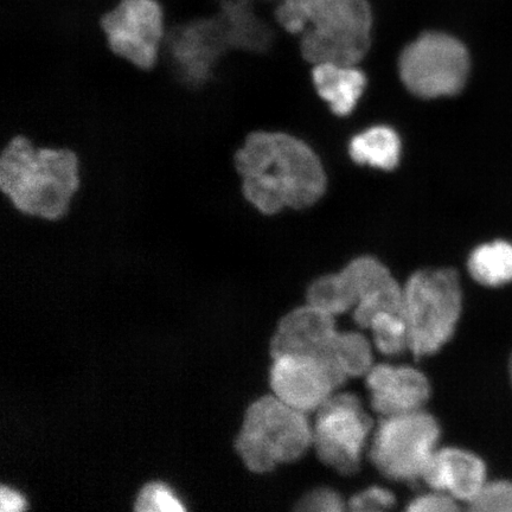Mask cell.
Returning <instances> with one entry per match:
<instances>
[{
  "label": "cell",
  "mask_w": 512,
  "mask_h": 512,
  "mask_svg": "<svg viewBox=\"0 0 512 512\" xmlns=\"http://www.w3.org/2000/svg\"><path fill=\"white\" fill-rule=\"evenodd\" d=\"M232 166L243 201L262 216L309 209L328 191V175L316 151L283 131L248 132L233 151Z\"/></svg>",
  "instance_id": "1"
},
{
  "label": "cell",
  "mask_w": 512,
  "mask_h": 512,
  "mask_svg": "<svg viewBox=\"0 0 512 512\" xmlns=\"http://www.w3.org/2000/svg\"><path fill=\"white\" fill-rule=\"evenodd\" d=\"M78 150L62 143H40L30 134H12L0 151V192L24 219L66 220L83 188Z\"/></svg>",
  "instance_id": "2"
},
{
  "label": "cell",
  "mask_w": 512,
  "mask_h": 512,
  "mask_svg": "<svg viewBox=\"0 0 512 512\" xmlns=\"http://www.w3.org/2000/svg\"><path fill=\"white\" fill-rule=\"evenodd\" d=\"M274 16L287 34L300 37V55L311 66H358L373 44L369 0H281Z\"/></svg>",
  "instance_id": "3"
},
{
  "label": "cell",
  "mask_w": 512,
  "mask_h": 512,
  "mask_svg": "<svg viewBox=\"0 0 512 512\" xmlns=\"http://www.w3.org/2000/svg\"><path fill=\"white\" fill-rule=\"evenodd\" d=\"M463 296L453 268L420 270L403 287L401 315L408 332V348L416 358L437 354L456 332Z\"/></svg>",
  "instance_id": "4"
},
{
  "label": "cell",
  "mask_w": 512,
  "mask_h": 512,
  "mask_svg": "<svg viewBox=\"0 0 512 512\" xmlns=\"http://www.w3.org/2000/svg\"><path fill=\"white\" fill-rule=\"evenodd\" d=\"M306 415L275 395L253 402L235 443L248 470L267 473L302 458L313 445V427Z\"/></svg>",
  "instance_id": "5"
},
{
  "label": "cell",
  "mask_w": 512,
  "mask_h": 512,
  "mask_svg": "<svg viewBox=\"0 0 512 512\" xmlns=\"http://www.w3.org/2000/svg\"><path fill=\"white\" fill-rule=\"evenodd\" d=\"M399 76L407 91L421 100L450 98L463 92L471 70L465 44L444 31H425L399 56Z\"/></svg>",
  "instance_id": "6"
},
{
  "label": "cell",
  "mask_w": 512,
  "mask_h": 512,
  "mask_svg": "<svg viewBox=\"0 0 512 512\" xmlns=\"http://www.w3.org/2000/svg\"><path fill=\"white\" fill-rule=\"evenodd\" d=\"M99 27L108 51L137 73L162 66L168 29L158 0H120L100 17Z\"/></svg>",
  "instance_id": "7"
},
{
  "label": "cell",
  "mask_w": 512,
  "mask_h": 512,
  "mask_svg": "<svg viewBox=\"0 0 512 512\" xmlns=\"http://www.w3.org/2000/svg\"><path fill=\"white\" fill-rule=\"evenodd\" d=\"M439 439L438 421L424 409L387 416L376 428L370 459L384 477L412 482L421 478Z\"/></svg>",
  "instance_id": "8"
},
{
  "label": "cell",
  "mask_w": 512,
  "mask_h": 512,
  "mask_svg": "<svg viewBox=\"0 0 512 512\" xmlns=\"http://www.w3.org/2000/svg\"><path fill=\"white\" fill-rule=\"evenodd\" d=\"M229 50L221 19H207L170 29L163 62L179 87L200 93L219 78L222 61Z\"/></svg>",
  "instance_id": "9"
},
{
  "label": "cell",
  "mask_w": 512,
  "mask_h": 512,
  "mask_svg": "<svg viewBox=\"0 0 512 512\" xmlns=\"http://www.w3.org/2000/svg\"><path fill=\"white\" fill-rule=\"evenodd\" d=\"M373 422L356 395H332L317 411L313 445L325 465L341 475H355Z\"/></svg>",
  "instance_id": "10"
},
{
  "label": "cell",
  "mask_w": 512,
  "mask_h": 512,
  "mask_svg": "<svg viewBox=\"0 0 512 512\" xmlns=\"http://www.w3.org/2000/svg\"><path fill=\"white\" fill-rule=\"evenodd\" d=\"M273 393L297 411L317 412L348 377L329 357L285 355L273 358Z\"/></svg>",
  "instance_id": "11"
},
{
  "label": "cell",
  "mask_w": 512,
  "mask_h": 512,
  "mask_svg": "<svg viewBox=\"0 0 512 512\" xmlns=\"http://www.w3.org/2000/svg\"><path fill=\"white\" fill-rule=\"evenodd\" d=\"M366 377L371 406L382 418L421 411L430 400V381L418 369L379 364Z\"/></svg>",
  "instance_id": "12"
},
{
  "label": "cell",
  "mask_w": 512,
  "mask_h": 512,
  "mask_svg": "<svg viewBox=\"0 0 512 512\" xmlns=\"http://www.w3.org/2000/svg\"><path fill=\"white\" fill-rule=\"evenodd\" d=\"M338 331L335 316L306 304L280 320L271 342V355H328Z\"/></svg>",
  "instance_id": "13"
},
{
  "label": "cell",
  "mask_w": 512,
  "mask_h": 512,
  "mask_svg": "<svg viewBox=\"0 0 512 512\" xmlns=\"http://www.w3.org/2000/svg\"><path fill=\"white\" fill-rule=\"evenodd\" d=\"M483 460L459 448L435 450L422 471L421 479L434 491L450 494L470 503L486 483Z\"/></svg>",
  "instance_id": "14"
},
{
  "label": "cell",
  "mask_w": 512,
  "mask_h": 512,
  "mask_svg": "<svg viewBox=\"0 0 512 512\" xmlns=\"http://www.w3.org/2000/svg\"><path fill=\"white\" fill-rule=\"evenodd\" d=\"M312 67L311 78L319 98L337 117H348L366 91V73L358 66L336 63H320Z\"/></svg>",
  "instance_id": "15"
},
{
  "label": "cell",
  "mask_w": 512,
  "mask_h": 512,
  "mask_svg": "<svg viewBox=\"0 0 512 512\" xmlns=\"http://www.w3.org/2000/svg\"><path fill=\"white\" fill-rule=\"evenodd\" d=\"M348 152L357 165L389 172L400 164L402 143L392 127L376 125L352 137Z\"/></svg>",
  "instance_id": "16"
},
{
  "label": "cell",
  "mask_w": 512,
  "mask_h": 512,
  "mask_svg": "<svg viewBox=\"0 0 512 512\" xmlns=\"http://www.w3.org/2000/svg\"><path fill=\"white\" fill-rule=\"evenodd\" d=\"M467 268L477 283L501 286L512 280V245L495 241L479 246L470 255Z\"/></svg>",
  "instance_id": "17"
},
{
  "label": "cell",
  "mask_w": 512,
  "mask_h": 512,
  "mask_svg": "<svg viewBox=\"0 0 512 512\" xmlns=\"http://www.w3.org/2000/svg\"><path fill=\"white\" fill-rule=\"evenodd\" d=\"M345 376H367L373 364V351L366 337L358 332H339L328 355Z\"/></svg>",
  "instance_id": "18"
},
{
  "label": "cell",
  "mask_w": 512,
  "mask_h": 512,
  "mask_svg": "<svg viewBox=\"0 0 512 512\" xmlns=\"http://www.w3.org/2000/svg\"><path fill=\"white\" fill-rule=\"evenodd\" d=\"M307 304L332 316L354 310L355 304L341 273L322 275L307 288Z\"/></svg>",
  "instance_id": "19"
},
{
  "label": "cell",
  "mask_w": 512,
  "mask_h": 512,
  "mask_svg": "<svg viewBox=\"0 0 512 512\" xmlns=\"http://www.w3.org/2000/svg\"><path fill=\"white\" fill-rule=\"evenodd\" d=\"M376 348L387 356H398L408 348V332L401 313L383 312L371 320Z\"/></svg>",
  "instance_id": "20"
},
{
  "label": "cell",
  "mask_w": 512,
  "mask_h": 512,
  "mask_svg": "<svg viewBox=\"0 0 512 512\" xmlns=\"http://www.w3.org/2000/svg\"><path fill=\"white\" fill-rule=\"evenodd\" d=\"M403 287L396 283L370 294L358 303L354 310V319L358 326L369 329L371 320L383 312L401 313Z\"/></svg>",
  "instance_id": "21"
},
{
  "label": "cell",
  "mask_w": 512,
  "mask_h": 512,
  "mask_svg": "<svg viewBox=\"0 0 512 512\" xmlns=\"http://www.w3.org/2000/svg\"><path fill=\"white\" fill-rule=\"evenodd\" d=\"M469 505L473 511L512 512V483H485Z\"/></svg>",
  "instance_id": "22"
},
{
  "label": "cell",
  "mask_w": 512,
  "mask_h": 512,
  "mask_svg": "<svg viewBox=\"0 0 512 512\" xmlns=\"http://www.w3.org/2000/svg\"><path fill=\"white\" fill-rule=\"evenodd\" d=\"M136 510L139 512H183L185 508L168 486L152 483L147 484L140 492Z\"/></svg>",
  "instance_id": "23"
},
{
  "label": "cell",
  "mask_w": 512,
  "mask_h": 512,
  "mask_svg": "<svg viewBox=\"0 0 512 512\" xmlns=\"http://www.w3.org/2000/svg\"><path fill=\"white\" fill-rule=\"evenodd\" d=\"M395 503L392 492L373 486L350 498L348 508L357 512L386 511L392 509Z\"/></svg>",
  "instance_id": "24"
},
{
  "label": "cell",
  "mask_w": 512,
  "mask_h": 512,
  "mask_svg": "<svg viewBox=\"0 0 512 512\" xmlns=\"http://www.w3.org/2000/svg\"><path fill=\"white\" fill-rule=\"evenodd\" d=\"M345 509L343 498L329 488H318L305 495L297 504L298 511L338 512Z\"/></svg>",
  "instance_id": "25"
},
{
  "label": "cell",
  "mask_w": 512,
  "mask_h": 512,
  "mask_svg": "<svg viewBox=\"0 0 512 512\" xmlns=\"http://www.w3.org/2000/svg\"><path fill=\"white\" fill-rule=\"evenodd\" d=\"M408 511L413 512H447L457 511V499L443 491H434L433 494H427L415 498L407 507Z\"/></svg>",
  "instance_id": "26"
},
{
  "label": "cell",
  "mask_w": 512,
  "mask_h": 512,
  "mask_svg": "<svg viewBox=\"0 0 512 512\" xmlns=\"http://www.w3.org/2000/svg\"><path fill=\"white\" fill-rule=\"evenodd\" d=\"M25 509L24 498L16 491L2 486L0 489V511L21 512Z\"/></svg>",
  "instance_id": "27"
},
{
  "label": "cell",
  "mask_w": 512,
  "mask_h": 512,
  "mask_svg": "<svg viewBox=\"0 0 512 512\" xmlns=\"http://www.w3.org/2000/svg\"><path fill=\"white\" fill-rule=\"evenodd\" d=\"M510 373H511V380H512V358H511Z\"/></svg>",
  "instance_id": "28"
}]
</instances>
